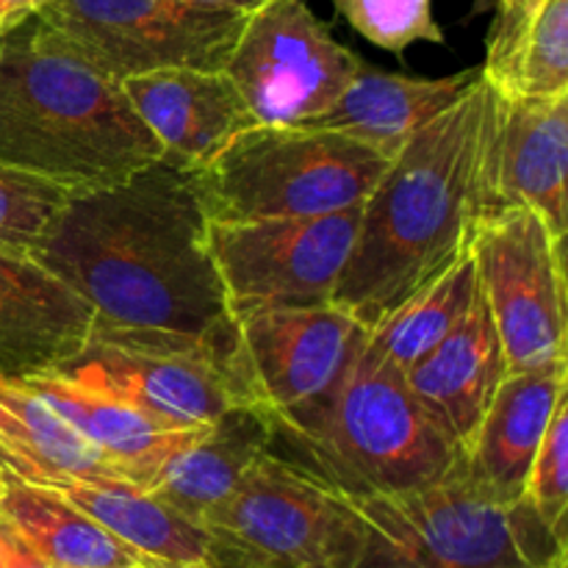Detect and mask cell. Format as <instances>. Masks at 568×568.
I'll return each mask as SVG.
<instances>
[{
  "instance_id": "7c38bea8",
  "label": "cell",
  "mask_w": 568,
  "mask_h": 568,
  "mask_svg": "<svg viewBox=\"0 0 568 568\" xmlns=\"http://www.w3.org/2000/svg\"><path fill=\"white\" fill-rule=\"evenodd\" d=\"M364 333L333 303L253 311L236 320L231 377L244 403L292 419L336 386Z\"/></svg>"
},
{
  "instance_id": "e0dca14e",
  "label": "cell",
  "mask_w": 568,
  "mask_h": 568,
  "mask_svg": "<svg viewBox=\"0 0 568 568\" xmlns=\"http://www.w3.org/2000/svg\"><path fill=\"white\" fill-rule=\"evenodd\" d=\"M568 358L525 372H508L499 383L475 438L464 453V469L497 503L514 505L525 494L541 438L555 408L566 397Z\"/></svg>"
},
{
  "instance_id": "cb8c5ba5",
  "label": "cell",
  "mask_w": 568,
  "mask_h": 568,
  "mask_svg": "<svg viewBox=\"0 0 568 568\" xmlns=\"http://www.w3.org/2000/svg\"><path fill=\"white\" fill-rule=\"evenodd\" d=\"M144 558L172 568H214L209 532L144 488L125 480H67L50 486Z\"/></svg>"
},
{
  "instance_id": "484cf974",
  "label": "cell",
  "mask_w": 568,
  "mask_h": 568,
  "mask_svg": "<svg viewBox=\"0 0 568 568\" xmlns=\"http://www.w3.org/2000/svg\"><path fill=\"white\" fill-rule=\"evenodd\" d=\"M0 403L22 422L48 486L67 480H122L103 455L20 377L0 375Z\"/></svg>"
},
{
  "instance_id": "836d02e7",
  "label": "cell",
  "mask_w": 568,
  "mask_h": 568,
  "mask_svg": "<svg viewBox=\"0 0 568 568\" xmlns=\"http://www.w3.org/2000/svg\"><path fill=\"white\" fill-rule=\"evenodd\" d=\"M0 491H3V471H0Z\"/></svg>"
},
{
  "instance_id": "4dcf8cb0",
  "label": "cell",
  "mask_w": 568,
  "mask_h": 568,
  "mask_svg": "<svg viewBox=\"0 0 568 568\" xmlns=\"http://www.w3.org/2000/svg\"><path fill=\"white\" fill-rule=\"evenodd\" d=\"M0 568H50L0 516Z\"/></svg>"
},
{
  "instance_id": "d6986e66",
  "label": "cell",
  "mask_w": 568,
  "mask_h": 568,
  "mask_svg": "<svg viewBox=\"0 0 568 568\" xmlns=\"http://www.w3.org/2000/svg\"><path fill=\"white\" fill-rule=\"evenodd\" d=\"M505 375L508 364L483 294L444 342L405 369L410 392L460 455L475 438Z\"/></svg>"
},
{
  "instance_id": "d4e9b609",
  "label": "cell",
  "mask_w": 568,
  "mask_h": 568,
  "mask_svg": "<svg viewBox=\"0 0 568 568\" xmlns=\"http://www.w3.org/2000/svg\"><path fill=\"white\" fill-rule=\"evenodd\" d=\"M477 294L480 286L469 250L447 270L430 277L425 286L416 288L410 297H405L392 314L366 331V336L383 358L405 372L458 327V322L475 305Z\"/></svg>"
},
{
  "instance_id": "d6a6232c",
  "label": "cell",
  "mask_w": 568,
  "mask_h": 568,
  "mask_svg": "<svg viewBox=\"0 0 568 568\" xmlns=\"http://www.w3.org/2000/svg\"><path fill=\"white\" fill-rule=\"evenodd\" d=\"M200 3H211V6H225V9H236V11H255L261 6L272 3V0H200Z\"/></svg>"
},
{
  "instance_id": "8992f818",
  "label": "cell",
  "mask_w": 568,
  "mask_h": 568,
  "mask_svg": "<svg viewBox=\"0 0 568 568\" xmlns=\"http://www.w3.org/2000/svg\"><path fill=\"white\" fill-rule=\"evenodd\" d=\"M214 568H353L358 516L344 494L266 453L203 516Z\"/></svg>"
},
{
  "instance_id": "f546056e",
  "label": "cell",
  "mask_w": 568,
  "mask_h": 568,
  "mask_svg": "<svg viewBox=\"0 0 568 568\" xmlns=\"http://www.w3.org/2000/svg\"><path fill=\"white\" fill-rule=\"evenodd\" d=\"M0 471L37 486H48V477L31 453L26 427L3 403H0Z\"/></svg>"
},
{
  "instance_id": "9c48e42d",
  "label": "cell",
  "mask_w": 568,
  "mask_h": 568,
  "mask_svg": "<svg viewBox=\"0 0 568 568\" xmlns=\"http://www.w3.org/2000/svg\"><path fill=\"white\" fill-rule=\"evenodd\" d=\"M483 303L508 372L566 358V239L525 205L486 216L471 239Z\"/></svg>"
},
{
  "instance_id": "7402d4cb",
  "label": "cell",
  "mask_w": 568,
  "mask_h": 568,
  "mask_svg": "<svg viewBox=\"0 0 568 568\" xmlns=\"http://www.w3.org/2000/svg\"><path fill=\"white\" fill-rule=\"evenodd\" d=\"M483 78L505 98L568 92V0H497Z\"/></svg>"
},
{
  "instance_id": "5b68a950",
  "label": "cell",
  "mask_w": 568,
  "mask_h": 568,
  "mask_svg": "<svg viewBox=\"0 0 568 568\" xmlns=\"http://www.w3.org/2000/svg\"><path fill=\"white\" fill-rule=\"evenodd\" d=\"M388 159L331 128L255 122L189 175L209 222L316 216L364 203Z\"/></svg>"
},
{
  "instance_id": "f1b7e54d",
  "label": "cell",
  "mask_w": 568,
  "mask_h": 568,
  "mask_svg": "<svg viewBox=\"0 0 568 568\" xmlns=\"http://www.w3.org/2000/svg\"><path fill=\"white\" fill-rule=\"evenodd\" d=\"M521 497L530 508L541 516L544 525L555 536L568 538L566 514H568V403L560 399L555 408L552 422L541 438L532 469L527 475V486Z\"/></svg>"
},
{
  "instance_id": "603a6c76",
  "label": "cell",
  "mask_w": 568,
  "mask_h": 568,
  "mask_svg": "<svg viewBox=\"0 0 568 568\" xmlns=\"http://www.w3.org/2000/svg\"><path fill=\"white\" fill-rule=\"evenodd\" d=\"M0 516L50 568H142L159 566L50 486L3 475Z\"/></svg>"
},
{
  "instance_id": "ba28073f",
  "label": "cell",
  "mask_w": 568,
  "mask_h": 568,
  "mask_svg": "<svg viewBox=\"0 0 568 568\" xmlns=\"http://www.w3.org/2000/svg\"><path fill=\"white\" fill-rule=\"evenodd\" d=\"M33 17L116 83L170 67L225 70L247 22V11L200 0H50Z\"/></svg>"
},
{
  "instance_id": "3957f363",
  "label": "cell",
  "mask_w": 568,
  "mask_h": 568,
  "mask_svg": "<svg viewBox=\"0 0 568 568\" xmlns=\"http://www.w3.org/2000/svg\"><path fill=\"white\" fill-rule=\"evenodd\" d=\"M161 155L120 83L37 17L0 37V164L87 192L125 181Z\"/></svg>"
},
{
  "instance_id": "2e32d148",
  "label": "cell",
  "mask_w": 568,
  "mask_h": 568,
  "mask_svg": "<svg viewBox=\"0 0 568 568\" xmlns=\"http://www.w3.org/2000/svg\"><path fill=\"white\" fill-rule=\"evenodd\" d=\"M499 98L494 214L525 205L547 222L555 236L566 239L568 92L555 98Z\"/></svg>"
},
{
  "instance_id": "277c9868",
  "label": "cell",
  "mask_w": 568,
  "mask_h": 568,
  "mask_svg": "<svg viewBox=\"0 0 568 568\" xmlns=\"http://www.w3.org/2000/svg\"><path fill=\"white\" fill-rule=\"evenodd\" d=\"M272 422V453L344 497L405 494L464 460L410 392L405 372L361 336L336 386L292 419Z\"/></svg>"
},
{
  "instance_id": "9a60e30c",
  "label": "cell",
  "mask_w": 568,
  "mask_h": 568,
  "mask_svg": "<svg viewBox=\"0 0 568 568\" xmlns=\"http://www.w3.org/2000/svg\"><path fill=\"white\" fill-rule=\"evenodd\" d=\"M120 87L139 120L161 144L164 159L183 170L200 166L233 133L255 125L225 70L170 67L128 78Z\"/></svg>"
},
{
  "instance_id": "44dd1931",
  "label": "cell",
  "mask_w": 568,
  "mask_h": 568,
  "mask_svg": "<svg viewBox=\"0 0 568 568\" xmlns=\"http://www.w3.org/2000/svg\"><path fill=\"white\" fill-rule=\"evenodd\" d=\"M266 453H272L270 416L258 405H233L178 449L144 491L200 525Z\"/></svg>"
},
{
  "instance_id": "6da1fadb",
  "label": "cell",
  "mask_w": 568,
  "mask_h": 568,
  "mask_svg": "<svg viewBox=\"0 0 568 568\" xmlns=\"http://www.w3.org/2000/svg\"><path fill=\"white\" fill-rule=\"evenodd\" d=\"M37 258L92 305V342L197 355L231 375L236 320L189 170L161 155L72 192Z\"/></svg>"
},
{
  "instance_id": "83f0119b",
  "label": "cell",
  "mask_w": 568,
  "mask_h": 568,
  "mask_svg": "<svg viewBox=\"0 0 568 568\" xmlns=\"http://www.w3.org/2000/svg\"><path fill=\"white\" fill-rule=\"evenodd\" d=\"M338 17L375 48L403 55L410 44H444L433 0H331Z\"/></svg>"
},
{
  "instance_id": "7a4b0ae2",
  "label": "cell",
  "mask_w": 568,
  "mask_h": 568,
  "mask_svg": "<svg viewBox=\"0 0 568 568\" xmlns=\"http://www.w3.org/2000/svg\"><path fill=\"white\" fill-rule=\"evenodd\" d=\"M497 89L475 87L405 139L361 203L333 305L372 331L405 297L471 250L494 214Z\"/></svg>"
},
{
  "instance_id": "52a82bcc",
  "label": "cell",
  "mask_w": 568,
  "mask_h": 568,
  "mask_svg": "<svg viewBox=\"0 0 568 568\" xmlns=\"http://www.w3.org/2000/svg\"><path fill=\"white\" fill-rule=\"evenodd\" d=\"M358 516L353 568H530L508 505L464 469L433 486L383 497H347Z\"/></svg>"
},
{
  "instance_id": "ffe728a7",
  "label": "cell",
  "mask_w": 568,
  "mask_h": 568,
  "mask_svg": "<svg viewBox=\"0 0 568 568\" xmlns=\"http://www.w3.org/2000/svg\"><path fill=\"white\" fill-rule=\"evenodd\" d=\"M480 75V64L444 78H422L377 70L364 61L336 103L308 125L342 131L394 155L425 122L464 98Z\"/></svg>"
},
{
  "instance_id": "1f68e13d",
  "label": "cell",
  "mask_w": 568,
  "mask_h": 568,
  "mask_svg": "<svg viewBox=\"0 0 568 568\" xmlns=\"http://www.w3.org/2000/svg\"><path fill=\"white\" fill-rule=\"evenodd\" d=\"M50 0H0V37L31 20Z\"/></svg>"
},
{
  "instance_id": "4316f807",
  "label": "cell",
  "mask_w": 568,
  "mask_h": 568,
  "mask_svg": "<svg viewBox=\"0 0 568 568\" xmlns=\"http://www.w3.org/2000/svg\"><path fill=\"white\" fill-rule=\"evenodd\" d=\"M70 194L48 178L0 164V250L37 258Z\"/></svg>"
},
{
  "instance_id": "e575fe53",
  "label": "cell",
  "mask_w": 568,
  "mask_h": 568,
  "mask_svg": "<svg viewBox=\"0 0 568 568\" xmlns=\"http://www.w3.org/2000/svg\"><path fill=\"white\" fill-rule=\"evenodd\" d=\"M142 568H172V566H142Z\"/></svg>"
},
{
  "instance_id": "4fadbf2b",
  "label": "cell",
  "mask_w": 568,
  "mask_h": 568,
  "mask_svg": "<svg viewBox=\"0 0 568 568\" xmlns=\"http://www.w3.org/2000/svg\"><path fill=\"white\" fill-rule=\"evenodd\" d=\"M94 311L39 258L0 250V375L64 369L92 342Z\"/></svg>"
},
{
  "instance_id": "8fae6325",
  "label": "cell",
  "mask_w": 568,
  "mask_h": 568,
  "mask_svg": "<svg viewBox=\"0 0 568 568\" xmlns=\"http://www.w3.org/2000/svg\"><path fill=\"white\" fill-rule=\"evenodd\" d=\"M361 64L305 0H272L247 14L225 75L255 122L308 125L336 103Z\"/></svg>"
},
{
  "instance_id": "30bf717a",
  "label": "cell",
  "mask_w": 568,
  "mask_h": 568,
  "mask_svg": "<svg viewBox=\"0 0 568 568\" xmlns=\"http://www.w3.org/2000/svg\"><path fill=\"white\" fill-rule=\"evenodd\" d=\"M361 203L316 216L209 222L233 320L261 308L333 303L358 233Z\"/></svg>"
},
{
  "instance_id": "ac0fdd59",
  "label": "cell",
  "mask_w": 568,
  "mask_h": 568,
  "mask_svg": "<svg viewBox=\"0 0 568 568\" xmlns=\"http://www.w3.org/2000/svg\"><path fill=\"white\" fill-rule=\"evenodd\" d=\"M125 483L148 488L161 466L205 427H178L105 388L87 386L61 372L26 377Z\"/></svg>"
},
{
  "instance_id": "5bb4252c",
  "label": "cell",
  "mask_w": 568,
  "mask_h": 568,
  "mask_svg": "<svg viewBox=\"0 0 568 568\" xmlns=\"http://www.w3.org/2000/svg\"><path fill=\"white\" fill-rule=\"evenodd\" d=\"M59 372L87 386L105 388L178 427H209L233 405L244 403L231 375L197 355L144 353L89 342Z\"/></svg>"
}]
</instances>
